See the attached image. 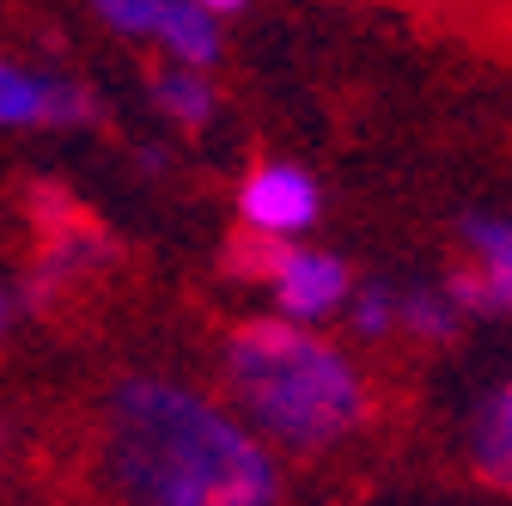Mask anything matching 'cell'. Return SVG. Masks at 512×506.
Instances as JSON below:
<instances>
[{"label": "cell", "mask_w": 512, "mask_h": 506, "mask_svg": "<svg viewBox=\"0 0 512 506\" xmlns=\"http://www.w3.org/2000/svg\"><path fill=\"white\" fill-rule=\"evenodd\" d=\"M348 324H354V336L360 342H384L391 330H403V293L397 287H360L354 293V311H348Z\"/></svg>", "instance_id": "cell-12"}, {"label": "cell", "mask_w": 512, "mask_h": 506, "mask_svg": "<svg viewBox=\"0 0 512 506\" xmlns=\"http://www.w3.org/2000/svg\"><path fill=\"white\" fill-rule=\"evenodd\" d=\"M220 391L232 415L287 452H330L372 415L366 372L293 318H244L220 342Z\"/></svg>", "instance_id": "cell-2"}, {"label": "cell", "mask_w": 512, "mask_h": 506, "mask_svg": "<svg viewBox=\"0 0 512 506\" xmlns=\"http://www.w3.org/2000/svg\"><path fill=\"white\" fill-rule=\"evenodd\" d=\"M98 470L122 506H275L269 439L214 397L153 372H122L92 415Z\"/></svg>", "instance_id": "cell-1"}, {"label": "cell", "mask_w": 512, "mask_h": 506, "mask_svg": "<svg viewBox=\"0 0 512 506\" xmlns=\"http://www.w3.org/2000/svg\"><path fill=\"white\" fill-rule=\"evenodd\" d=\"M470 464L488 488L512 494V385L476 415V433H470Z\"/></svg>", "instance_id": "cell-7"}, {"label": "cell", "mask_w": 512, "mask_h": 506, "mask_svg": "<svg viewBox=\"0 0 512 506\" xmlns=\"http://www.w3.org/2000/svg\"><path fill=\"white\" fill-rule=\"evenodd\" d=\"M293 257H299L293 238L256 232V226H238V232L226 238V275H238V281H269V287H275Z\"/></svg>", "instance_id": "cell-9"}, {"label": "cell", "mask_w": 512, "mask_h": 506, "mask_svg": "<svg viewBox=\"0 0 512 506\" xmlns=\"http://www.w3.org/2000/svg\"><path fill=\"white\" fill-rule=\"evenodd\" d=\"M0 116H7V129H49V74L7 61L0 68Z\"/></svg>", "instance_id": "cell-11"}, {"label": "cell", "mask_w": 512, "mask_h": 506, "mask_svg": "<svg viewBox=\"0 0 512 506\" xmlns=\"http://www.w3.org/2000/svg\"><path fill=\"white\" fill-rule=\"evenodd\" d=\"M31 232H37V244H31V269L19 281V299H25V311H43V318L68 305L86 287V275L116 263L110 232L74 196H61L49 183L31 189Z\"/></svg>", "instance_id": "cell-3"}, {"label": "cell", "mask_w": 512, "mask_h": 506, "mask_svg": "<svg viewBox=\"0 0 512 506\" xmlns=\"http://www.w3.org/2000/svg\"><path fill=\"white\" fill-rule=\"evenodd\" d=\"M238 220L256 226V232L293 238V232H305L317 220V183L299 165H263V171H250L244 189H238Z\"/></svg>", "instance_id": "cell-5"}, {"label": "cell", "mask_w": 512, "mask_h": 506, "mask_svg": "<svg viewBox=\"0 0 512 506\" xmlns=\"http://www.w3.org/2000/svg\"><path fill=\"white\" fill-rule=\"evenodd\" d=\"M269 293H275V305H281V318L311 324V318H330V311L348 305L354 275H348L342 257H330V250H299V257L287 263V275H281Z\"/></svg>", "instance_id": "cell-6"}, {"label": "cell", "mask_w": 512, "mask_h": 506, "mask_svg": "<svg viewBox=\"0 0 512 506\" xmlns=\"http://www.w3.org/2000/svg\"><path fill=\"white\" fill-rule=\"evenodd\" d=\"M196 7H202V13H244L250 0H196Z\"/></svg>", "instance_id": "cell-14"}, {"label": "cell", "mask_w": 512, "mask_h": 506, "mask_svg": "<svg viewBox=\"0 0 512 506\" xmlns=\"http://www.w3.org/2000/svg\"><path fill=\"white\" fill-rule=\"evenodd\" d=\"M464 318H470V311L452 299V287H415V293H403V330L415 342H427V348H445L464 330Z\"/></svg>", "instance_id": "cell-10"}, {"label": "cell", "mask_w": 512, "mask_h": 506, "mask_svg": "<svg viewBox=\"0 0 512 506\" xmlns=\"http://www.w3.org/2000/svg\"><path fill=\"white\" fill-rule=\"evenodd\" d=\"M147 92H153V104H159L171 122H183V129H202V122L214 116V86H208V74H202V68H183V61L153 68V74H147Z\"/></svg>", "instance_id": "cell-8"}, {"label": "cell", "mask_w": 512, "mask_h": 506, "mask_svg": "<svg viewBox=\"0 0 512 506\" xmlns=\"http://www.w3.org/2000/svg\"><path fill=\"white\" fill-rule=\"evenodd\" d=\"M165 7H171V0H92V13H98L110 31H122V37H147V43H159Z\"/></svg>", "instance_id": "cell-13"}, {"label": "cell", "mask_w": 512, "mask_h": 506, "mask_svg": "<svg viewBox=\"0 0 512 506\" xmlns=\"http://www.w3.org/2000/svg\"><path fill=\"white\" fill-rule=\"evenodd\" d=\"M464 244H470V263L445 275L452 299L464 311H476V318H512V220L470 214Z\"/></svg>", "instance_id": "cell-4"}]
</instances>
